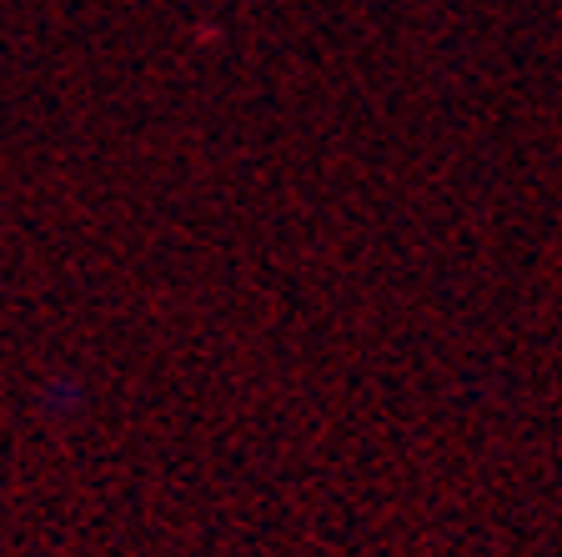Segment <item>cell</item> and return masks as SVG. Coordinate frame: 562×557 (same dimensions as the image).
Segmentation results:
<instances>
[]
</instances>
